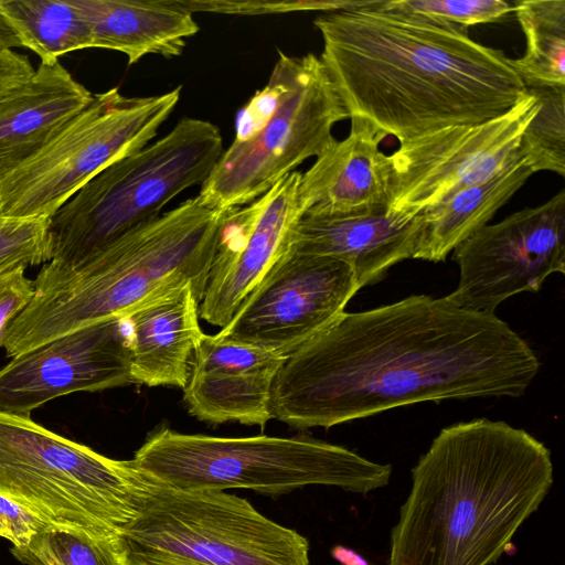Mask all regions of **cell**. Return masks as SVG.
<instances>
[{"mask_svg":"<svg viewBox=\"0 0 565 565\" xmlns=\"http://www.w3.org/2000/svg\"><path fill=\"white\" fill-rule=\"evenodd\" d=\"M92 31V47L124 53L129 64L148 54L182 53L199 31L193 14L171 0H74Z\"/></svg>","mask_w":565,"mask_h":565,"instance_id":"cell-21","label":"cell"},{"mask_svg":"<svg viewBox=\"0 0 565 565\" xmlns=\"http://www.w3.org/2000/svg\"><path fill=\"white\" fill-rule=\"evenodd\" d=\"M26 266L17 265L0 271V347L8 328L30 303L34 281L25 276Z\"/></svg>","mask_w":565,"mask_h":565,"instance_id":"cell-30","label":"cell"},{"mask_svg":"<svg viewBox=\"0 0 565 565\" xmlns=\"http://www.w3.org/2000/svg\"><path fill=\"white\" fill-rule=\"evenodd\" d=\"M130 565H309L308 540L220 490L157 480L122 533Z\"/></svg>","mask_w":565,"mask_h":565,"instance_id":"cell-8","label":"cell"},{"mask_svg":"<svg viewBox=\"0 0 565 565\" xmlns=\"http://www.w3.org/2000/svg\"><path fill=\"white\" fill-rule=\"evenodd\" d=\"M157 479L70 440L31 417L0 412V492L58 527L122 540Z\"/></svg>","mask_w":565,"mask_h":565,"instance_id":"cell-7","label":"cell"},{"mask_svg":"<svg viewBox=\"0 0 565 565\" xmlns=\"http://www.w3.org/2000/svg\"><path fill=\"white\" fill-rule=\"evenodd\" d=\"M180 96V86L147 97L117 88L93 95L36 156L0 181V216L49 218L98 172L149 145Z\"/></svg>","mask_w":565,"mask_h":565,"instance_id":"cell-9","label":"cell"},{"mask_svg":"<svg viewBox=\"0 0 565 565\" xmlns=\"http://www.w3.org/2000/svg\"><path fill=\"white\" fill-rule=\"evenodd\" d=\"M512 6L526 49L510 64L526 90L565 87V0H520Z\"/></svg>","mask_w":565,"mask_h":565,"instance_id":"cell-24","label":"cell"},{"mask_svg":"<svg viewBox=\"0 0 565 565\" xmlns=\"http://www.w3.org/2000/svg\"><path fill=\"white\" fill-rule=\"evenodd\" d=\"M286 358L254 345L203 334L183 387L189 413L212 424H265L271 390Z\"/></svg>","mask_w":565,"mask_h":565,"instance_id":"cell-16","label":"cell"},{"mask_svg":"<svg viewBox=\"0 0 565 565\" xmlns=\"http://www.w3.org/2000/svg\"><path fill=\"white\" fill-rule=\"evenodd\" d=\"M286 84V54L280 52L268 83L238 111L234 141L250 139L267 124L280 103Z\"/></svg>","mask_w":565,"mask_h":565,"instance_id":"cell-29","label":"cell"},{"mask_svg":"<svg viewBox=\"0 0 565 565\" xmlns=\"http://www.w3.org/2000/svg\"><path fill=\"white\" fill-rule=\"evenodd\" d=\"M52 524L22 503L0 492V537L13 547L28 545L31 539Z\"/></svg>","mask_w":565,"mask_h":565,"instance_id":"cell-31","label":"cell"},{"mask_svg":"<svg viewBox=\"0 0 565 565\" xmlns=\"http://www.w3.org/2000/svg\"><path fill=\"white\" fill-rule=\"evenodd\" d=\"M294 171L255 201L225 211L220 242L199 315L223 328L284 252L287 235L301 216Z\"/></svg>","mask_w":565,"mask_h":565,"instance_id":"cell-15","label":"cell"},{"mask_svg":"<svg viewBox=\"0 0 565 565\" xmlns=\"http://www.w3.org/2000/svg\"><path fill=\"white\" fill-rule=\"evenodd\" d=\"M223 153L220 129L185 117L159 140L98 172L47 218V263L60 273L152 222L184 190L202 184Z\"/></svg>","mask_w":565,"mask_h":565,"instance_id":"cell-5","label":"cell"},{"mask_svg":"<svg viewBox=\"0 0 565 565\" xmlns=\"http://www.w3.org/2000/svg\"><path fill=\"white\" fill-rule=\"evenodd\" d=\"M93 99L58 62L0 99V181L36 156Z\"/></svg>","mask_w":565,"mask_h":565,"instance_id":"cell-20","label":"cell"},{"mask_svg":"<svg viewBox=\"0 0 565 565\" xmlns=\"http://www.w3.org/2000/svg\"><path fill=\"white\" fill-rule=\"evenodd\" d=\"M224 214L191 198L74 268L40 271L30 303L7 330V355L12 359L87 326L124 319L181 285H191L201 302Z\"/></svg>","mask_w":565,"mask_h":565,"instance_id":"cell-4","label":"cell"},{"mask_svg":"<svg viewBox=\"0 0 565 565\" xmlns=\"http://www.w3.org/2000/svg\"><path fill=\"white\" fill-rule=\"evenodd\" d=\"M287 84L267 124L250 139L225 150L199 199L227 211L264 195L303 161L318 157L334 141L333 126L349 114L317 55H286Z\"/></svg>","mask_w":565,"mask_h":565,"instance_id":"cell-10","label":"cell"},{"mask_svg":"<svg viewBox=\"0 0 565 565\" xmlns=\"http://www.w3.org/2000/svg\"><path fill=\"white\" fill-rule=\"evenodd\" d=\"M34 72L28 56L0 47V99L25 84Z\"/></svg>","mask_w":565,"mask_h":565,"instance_id":"cell-32","label":"cell"},{"mask_svg":"<svg viewBox=\"0 0 565 565\" xmlns=\"http://www.w3.org/2000/svg\"><path fill=\"white\" fill-rule=\"evenodd\" d=\"M26 565H130L124 540L98 539L79 531L51 525L28 545L12 547Z\"/></svg>","mask_w":565,"mask_h":565,"instance_id":"cell-25","label":"cell"},{"mask_svg":"<svg viewBox=\"0 0 565 565\" xmlns=\"http://www.w3.org/2000/svg\"><path fill=\"white\" fill-rule=\"evenodd\" d=\"M553 484L551 451L487 418L443 428L412 469L388 565H491Z\"/></svg>","mask_w":565,"mask_h":565,"instance_id":"cell-3","label":"cell"},{"mask_svg":"<svg viewBox=\"0 0 565 565\" xmlns=\"http://www.w3.org/2000/svg\"><path fill=\"white\" fill-rule=\"evenodd\" d=\"M539 109L527 90L508 113L478 125L449 126L413 137L388 156L387 214L412 220L479 183L519 156L523 130Z\"/></svg>","mask_w":565,"mask_h":565,"instance_id":"cell-11","label":"cell"},{"mask_svg":"<svg viewBox=\"0 0 565 565\" xmlns=\"http://www.w3.org/2000/svg\"><path fill=\"white\" fill-rule=\"evenodd\" d=\"M350 119L349 135L335 140L301 173V214L351 217L387 212L391 164L380 143L388 135L365 118Z\"/></svg>","mask_w":565,"mask_h":565,"instance_id":"cell-17","label":"cell"},{"mask_svg":"<svg viewBox=\"0 0 565 565\" xmlns=\"http://www.w3.org/2000/svg\"><path fill=\"white\" fill-rule=\"evenodd\" d=\"M422 227V214L407 221L386 212L351 217L301 214L285 249L347 263L361 289L380 281L395 264L413 258Z\"/></svg>","mask_w":565,"mask_h":565,"instance_id":"cell-18","label":"cell"},{"mask_svg":"<svg viewBox=\"0 0 565 565\" xmlns=\"http://www.w3.org/2000/svg\"><path fill=\"white\" fill-rule=\"evenodd\" d=\"M0 14L21 45L53 64L68 52L92 47V31L74 0H0Z\"/></svg>","mask_w":565,"mask_h":565,"instance_id":"cell-23","label":"cell"},{"mask_svg":"<svg viewBox=\"0 0 565 565\" xmlns=\"http://www.w3.org/2000/svg\"><path fill=\"white\" fill-rule=\"evenodd\" d=\"M132 383L125 321L114 318L17 355L0 369V412L30 417L60 396Z\"/></svg>","mask_w":565,"mask_h":565,"instance_id":"cell-14","label":"cell"},{"mask_svg":"<svg viewBox=\"0 0 565 565\" xmlns=\"http://www.w3.org/2000/svg\"><path fill=\"white\" fill-rule=\"evenodd\" d=\"M452 252L459 281L445 297L459 308L494 315L508 298L537 292L547 277L565 273V190L484 225Z\"/></svg>","mask_w":565,"mask_h":565,"instance_id":"cell-13","label":"cell"},{"mask_svg":"<svg viewBox=\"0 0 565 565\" xmlns=\"http://www.w3.org/2000/svg\"><path fill=\"white\" fill-rule=\"evenodd\" d=\"M390 7L463 28L498 22L513 11L503 0H387Z\"/></svg>","mask_w":565,"mask_h":565,"instance_id":"cell-27","label":"cell"},{"mask_svg":"<svg viewBox=\"0 0 565 565\" xmlns=\"http://www.w3.org/2000/svg\"><path fill=\"white\" fill-rule=\"evenodd\" d=\"M527 90L536 97L539 109L520 138V158L533 173L565 177V87Z\"/></svg>","mask_w":565,"mask_h":565,"instance_id":"cell-26","label":"cell"},{"mask_svg":"<svg viewBox=\"0 0 565 565\" xmlns=\"http://www.w3.org/2000/svg\"><path fill=\"white\" fill-rule=\"evenodd\" d=\"M47 218L0 216V271L47 263Z\"/></svg>","mask_w":565,"mask_h":565,"instance_id":"cell-28","label":"cell"},{"mask_svg":"<svg viewBox=\"0 0 565 565\" xmlns=\"http://www.w3.org/2000/svg\"><path fill=\"white\" fill-rule=\"evenodd\" d=\"M132 460L174 489H248L266 495L307 486L366 494L385 487L392 475L390 465L310 437H214L167 427L152 431Z\"/></svg>","mask_w":565,"mask_h":565,"instance_id":"cell-6","label":"cell"},{"mask_svg":"<svg viewBox=\"0 0 565 565\" xmlns=\"http://www.w3.org/2000/svg\"><path fill=\"white\" fill-rule=\"evenodd\" d=\"M540 365L495 315L413 295L344 311L290 353L275 379L270 412L298 429L330 428L423 402L519 397Z\"/></svg>","mask_w":565,"mask_h":565,"instance_id":"cell-1","label":"cell"},{"mask_svg":"<svg viewBox=\"0 0 565 565\" xmlns=\"http://www.w3.org/2000/svg\"><path fill=\"white\" fill-rule=\"evenodd\" d=\"M358 290L347 263L284 249L216 337L287 358L341 316Z\"/></svg>","mask_w":565,"mask_h":565,"instance_id":"cell-12","label":"cell"},{"mask_svg":"<svg viewBox=\"0 0 565 565\" xmlns=\"http://www.w3.org/2000/svg\"><path fill=\"white\" fill-rule=\"evenodd\" d=\"M200 301L185 284L141 303L125 321L132 383L184 387L193 352L204 334Z\"/></svg>","mask_w":565,"mask_h":565,"instance_id":"cell-19","label":"cell"},{"mask_svg":"<svg viewBox=\"0 0 565 565\" xmlns=\"http://www.w3.org/2000/svg\"><path fill=\"white\" fill-rule=\"evenodd\" d=\"M532 174L519 154L488 179L424 212L413 258L444 262L458 245L487 225Z\"/></svg>","mask_w":565,"mask_h":565,"instance_id":"cell-22","label":"cell"},{"mask_svg":"<svg viewBox=\"0 0 565 565\" xmlns=\"http://www.w3.org/2000/svg\"><path fill=\"white\" fill-rule=\"evenodd\" d=\"M313 23L323 40L320 60L349 118H365L399 143L497 118L527 93L503 51L476 42L467 28L387 0Z\"/></svg>","mask_w":565,"mask_h":565,"instance_id":"cell-2","label":"cell"}]
</instances>
